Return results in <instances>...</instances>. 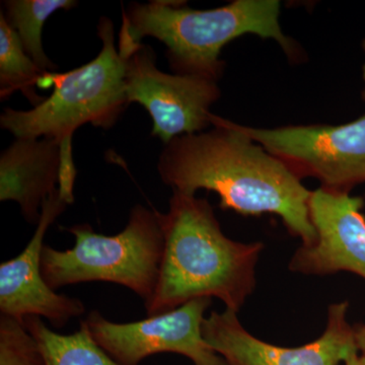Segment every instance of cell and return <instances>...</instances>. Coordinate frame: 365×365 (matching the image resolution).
Here are the masks:
<instances>
[{"label":"cell","instance_id":"1","mask_svg":"<svg viewBox=\"0 0 365 365\" xmlns=\"http://www.w3.org/2000/svg\"><path fill=\"white\" fill-rule=\"evenodd\" d=\"M212 129L176 137L158 160L160 179L174 192H215L220 207L245 216L273 213L288 232L314 244L312 192L287 165L240 130L237 123L211 114Z\"/></svg>","mask_w":365,"mask_h":365},{"label":"cell","instance_id":"11","mask_svg":"<svg viewBox=\"0 0 365 365\" xmlns=\"http://www.w3.org/2000/svg\"><path fill=\"white\" fill-rule=\"evenodd\" d=\"M364 206V198L348 192L322 187L312 192L309 216L317 239L295 252L290 270L307 275L347 271L365 279Z\"/></svg>","mask_w":365,"mask_h":365},{"label":"cell","instance_id":"2","mask_svg":"<svg viewBox=\"0 0 365 365\" xmlns=\"http://www.w3.org/2000/svg\"><path fill=\"white\" fill-rule=\"evenodd\" d=\"M160 220L165 248L157 288L144 304L148 316L212 297L237 313L256 285L255 268L264 245L228 239L208 201L195 195L174 192Z\"/></svg>","mask_w":365,"mask_h":365},{"label":"cell","instance_id":"19","mask_svg":"<svg viewBox=\"0 0 365 365\" xmlns=\"http://www.w3.org/2000/svg\"><path fill=\"white\" fill-rule=\"evenodd\" d=\"M362 49H364V52L365 53V39L364 40V42H362ZM362 78H364V81H365V62L364 67H362ZM362 98L365 100V90L364 91V93H362Z\"/></svg>","mask_w":365,"mask_h":365},{"label":"cell","instance_id":"14","mask_svg":"<svg viewBox=\"0 0 365 365\" xmlns=\"http://www.w3.org/2000/svg\"><path fill=\"white\" fill-rule=\"evenodd\" d=\"M47 72L43 71L26 54L16 31L0 14V96L2 100L21 91L36 107L45 100L36 93V86Z\"/></svg>","mask_w":365,"mask_h":365},{"label":"cell","instance_id":"7","mask_svg":"<svg viewBox=\"0 0 365 365\" xmlns=\"http://www.w3.org/2000/svg\"><path fill=\"white\" fill-rule=\"evenodd\" d=\"M125 60L127 101L138 103L150 115L153 136L168 144L211 125L210 107L220 97L217 81L160 71L155 52L144 44Z\"/></svg>","mask_w":365,"mask_h":365},{"label":"cell","instance_id":"8","mask_svg":"<svg viewBox=\"0 0 365 365\" xmlns=\"http://www.w3.org/2000/svg\"><path fill=\"white\" fill-rule=\"evenodd\" d=\"M211 299L190 300L173 311L132 323H114L98 312L85 319L93 339L122 365H138L157 353L186 356L194 365H225L203 338L204 313Z\"/></svg>","mask_w":365,"mask_h":365},{"label":"cell","instance_id":"15","mask_svg":"<svg viewBox=\"0 0 365 365\" xmlns=\"http://www.w3.org/2000/svg\"><path fill=\"white\" fill-rule=\"evenodd\" d=\"M76 6V1L72 0H9L4 2L7 23L18 34L26 54L43 71L51 72L56 68L43 49L42 30L46 21L58 9H69Z\"/></svg>","mask_w":365,"mask_h":365},{"label":"cell","instance_id":"9","mask_svg":"<svg viewBox=\"0 0 365 365\" xmlns=\"http://www.w3.org/2000/svg\"><path fill=\"white\" fill-rule=\"evenodd\" d=\"M348 307L347 302L331 304L325 332L302 347H279L254 337L228 309L204 319L203 338L225 365H339L359 351L354 329L347 321Z\"/></svg>","mask_w":365,"mask_h":365},{"label":"cell","instance_id":"10","mask_svg":"<svg viewBox=\"0 0 365 365\" xmlns=\"http://www.w3.org/2000/svg\"><path fill=\"white\" fill-rule=\"evenodd\" d=\"M68 203L53 192L42 205L35 234L24 251L16 258L0 264V312L21 324L29 317H40L57 328L71 319L85 314L83 302L58 294L48 287L41 269L44 239L48 228L56 220Z\"/></svg>","mask_w":365,"mask_h":365},{"label":"cell","instance_id":"12","mask_svg":"<svg viewBox=\"0 0 365 365\" xmlns=\"http://www.w3.org/2000/svg\"><path fill=\"white\" fill-rule=\"evenodd\" d=\"M61 150L49 138H16L0 158V200L20 205L26 222L37 225L42 205L59 185Z\"/></svg>","mask_w":365,"mask_h":365},{"label":"cell","instance_id":"16","mask_svg":"<svg viewBox=\"0 0 365 365\" xmlns=\"http://www.w3.org/2000/svg\"><path fill=\"white\" fill-rule=\"evenodd\" d=\"M0 365H48L39 346L25 325L2 316Z\"/></svg>","mask_w":365,"mask_h":365},{"label":"cell","instance_id":"4","mask_svg":"<svg viewBox=\"0 0 365 365\" xmlns=\"http://www.w3.org/2000/svg\"><path fill=\"white\" fill-rule=\"evenodd\" d=\"M98 36L103 47L95 59L73 71L47 72L38 88L53 93L28 111L6 109L0 117L2 128L16 138H49L60 146L61 172L59 193L73 202L76 170L72 160V136L79 127L90 123L110 128L128 105L125 91L126 60L115 45L112 21L102 19Z\"/></svg>","mask_w":365,"mask_h":365},{"label":"cell","instance_id":"13","mask_svg":"<svg viewBox=\"0 0 365 365\" xmlns=\"http://www.w3.org/2000/svg\"><path fill=\"white\" fill-rule=\"evenodd\" d=\"M24 325L37 342L48 365H122L96 342L85 321L71 335L50 330L40 317H29Z\"/></svg>","mask_w":365,"mask_h":365},{"label":"cell","instance_id":"18","mask_svg":"<svg viewBox=\"0 0 365 365\" xmlns=\"http://www.w3.org/2000/svg\"><path fill=\"white\" fill-rule=\"evenodd\" d=\"M359 351L351 353L349 356L344 360V365H365L364 355H359Z\"/></svg>","mask_w":365,"mask_h":365},{"label":"cell","instance_id":"5","mask_svg":"<svg viewBox=\"0 0 365 365\" xmlns=\"http://www.w3.org/2000/svg\"><path fill=\"white\" fill-rule=\"evenodd\" d=\"M73 248L43 249L41 269L48 287L102 281L116 283L150 302L160 277L165 234L160 212L136 205L126 227L115 235L97 234L88 225L68 228Z\"/></svg>","mask_w":365,"mask_h":365},{"label":"cell","instance_id":"17","mask_svg":"<svg viewBox=\"0 0 365 365\" xmlns=\"http://www.w3.org/2000/svg\"><path fill=\"white\" fill-rule=\"evenodd\" d=\"M355 342H356L357 349L361 352V355L365 356V325L360 326L355 329Z\"/></svg>","mask_w":365,"mask_h":365},{"label":"cell","instance_id":"6","mask_svg":"<svg viewBox=\"0 0 365 365\" xmlns=\"http://www.w3.org/2000/svg\"><path fill=\"white\" fill-rule=\"evenodd\" d=\"M237 127L300 180L314 178L322 188L348 193L365 182V115L342 125Z\"/></svg>","mask_w":365,"mask_h":365},{"label":"cell","instance_id":"3","mask_svg":"<svg viewBox=\"0 0 365 365\" xmlns=\"http://www.w3.org/2000/svg\"><path fill=\"white\" fill-rule=\"evenodd\" d=\"M278 0H235L207 11L182 7L177 2L132 4L119 34L118 51L128 58L144 37L167 46L168 58L177 74L217 81L225 71L220 59L230 41L253 34L276 41L292 60L299 59L297 43L282 32Z\"/></svg>","mask_w":365,"mask_h":365}]
</instances>
